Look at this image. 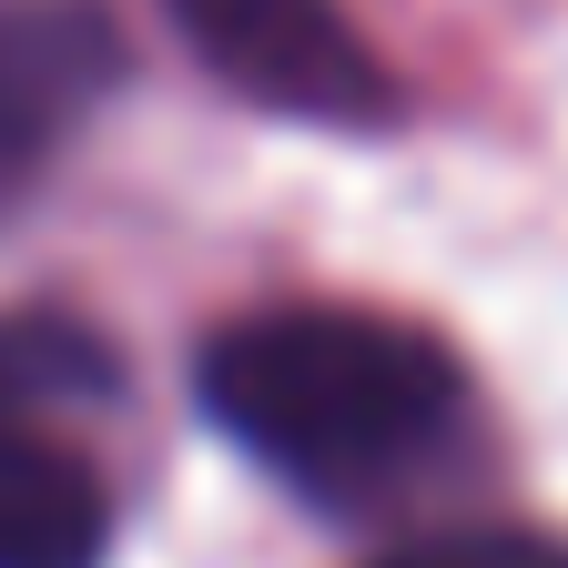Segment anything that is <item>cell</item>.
Returning <instances> with one entry per match:
<instances>
[{"label": "cell", "mask_w": 568, "mask_h": 568, "mask_svg": "<svg viewBox=\"0 0 568 568\" xmlns=\"http://www.w3.org/2000/svg\"><path fill=\"white\" fill-rule=\"evenodd\" d=\"M193 386H203V416L315 508H366L376 487L416 477L467 426L457 355L426 325H396L366 305L254 315L203 345Z\"/></svg>", "instance_id": "cell-1"}, {"label": "cell", "mask_w": 568, "mask_h": 568, "mask_svg": "<svg viewBox=\"0 0 568 568\" xmlns=\"http://www.w3.org/2000/svg\"><path fill=\"white\" fill-rule=\"evenodd\" d=\"M173 31L224 92L284 122H386L396 82L335 0H173Z\"/></svg>", "instance_id": "cell-2"}, {"label": "cell", "mask_w": 568, "mask_h": 568, "mask_svg": "<svg viewBox=\"0 0 568 568\" xmlns=\"http://www.w3.org/2000/svg\"><path fill=\"white\" fill-rule=\"evenodd\" d=\"M122 82V31L102 0H0V224L51 183L61 142Z\"/></svg>", "instance_id": "cell-3"}, {"label": "cell", "mask_w": 568, "mask_h": 568, "mask_svg": "<svg viewBox=\"0 0 568 568\" xmlns=\"http://www.w3.org/2000/svg\"><path fill=\"white\" fill-rule=\"evenodd\" d=\"M112 487L41 416H0V568H102Z\"/></svg>", "instance_id": "cell-4"}, {"label": "cell", "mask_w": 568, "mask_h": 568, "mask_svg": "<svg viewBox=\"0 0 568 568\" xmlns=\"http://www.w3.org/2000/svg\"><path fill=\"white\" fill-rule=\"evenodd\" d=\"M102 386H112V355L71 315H11L0 325V416H41V406L102 396Z\"/></svg>", "instance_id": "cell-5"}, {"label": "cell", "mask_w": 568, "mask_h": 568, "mask_svg": "<svg viewBox=\"0 0 568 568\" xmlns=\"http://www.w3.org/2000/svg\"><path fill=\"white\" fill-rule=\"evenodd\" d=\"M376 568H568V538L548 528H437V538H406Z\"/></svg>", "instance_id": "cell-6"}]
</instances>
